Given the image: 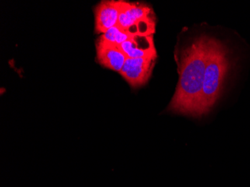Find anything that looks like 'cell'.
Here are the masks:
<instances>
[{
  "label": "cell",
  "instance_id": "obj_8",
  "mask_svg": "<svg viewBox=\"0 0 250 187\" xmlns=\"http://www.w3.org/2000/svg\"><path fill=\"white\" fill-rule=\"evenodd\" d=\"M133 36H135V35H132L127 31L121 29L119 26H116L111 28L103 35H101V37L106 42L120 46L124 42H127Z\"/></svg>",
  "mask_w": 250,
  "mask_h": 187
},
{
  "label": "cell",
  "instance_id": "obj_4",
  "mask_svg": "<svg viewBox=\"0 0 250 187\" xmlns=\"http://www.w3.org/2000/svg\"><path fill=\"white\" fill-rule=\"evenodd\" d=\"M96 59L100 65L116 72H120L127 56L119 45L106 42L100 36L95 42Z\"/></svg>",
  "mask_w": 250,
  "mask_h": 187
},
{
  "label": "cell",
  "instance_id": "obj_3",
  "mask_svg": "<svg viewBox=\"0 0 250 187\" xmlns=\"http://www.w3.org/2000/svg\"><path fill=\"white\" fill-rule=\"evenodd\" d=\"M157 56L127 58L119 74L133 88L143 86L149 80L157 61Z\"/></svg>",
  "mask_w": 250,
  "mask_h": 187
},
{
  "label": "cell",
  "instance_id": "obj_2",
  "mask_svg": "<svg viewBox=\"0 0 250 187\" xmlns=\"http://www.w3.org/2000/svg\"><path fill=\"white\" fill-rule=\"evenodd\" d=\"M229 68L228 50L221 42L210 37L201 101V116L208 113L220 98Z\"/></svg>",
  "mask_w": 250,
  "mask_h": 187
},
{
  "label": "cell",
  "instance_id": "obj_5",
  "mask_svg": "<svg viewBox=\"0 0 250 187\" xmlns=\"http://www.w3.org/2000/svg\"><path fill=\"white\" fill-rule=\"evenodd\" d=\"M122 0H103L95 6V32L104 34L117 26L122 11Z\"/></svg>",
  "mask_w": 250,
  "mask_h": 187
},
{
  "label": "cell",
  "instance_id": "obj_7",
  "mask_svg": "<svg viewBox=\"0 0 250 187\" xmlns=\"http://www.w3.org/2000/svg\"><path fill=\"white\" fill-rule=\"evenodd\" d=\"M120 46L127 58L150 57L157 55L153 36H133Z\"/></svg>",
  "mask_w": 250,
  "mask_h": 187
},
{
  "label": "cell",
  "instance_id": "obj_1",
  "mask_svg": "<svg viewBox=\"0 0 250 187\" xmlns=\"http://www.w3.org/2000/svg\"><path fill=\"white\" fill-rule=\"evenodd\" d=\"M209 40V36L202 35L181 52L178 62L179 80L172 101L167 107L168 112L201 117V101Z\"/></svg>",
  "mask_w": 250,
  "mask_h": 187
},
{
  "label": "cell",
  "instance_id": "obj_6",
  "mask_svg": "<svg viewBox=\"0 0 250 187\" xmlns=\"http://www.w3.org/2000/svg\"><path fill=\"white\" fill-rule=\"evenodd\" d=\"M151 18H154V11L146 4L123 1L117 26L127 32L137 22Z\"/></svg>",
  "mask_w": 250,
  "mask_h": 187
}]
</instances>
